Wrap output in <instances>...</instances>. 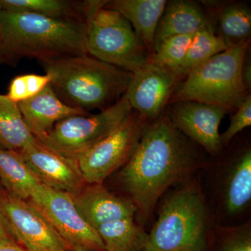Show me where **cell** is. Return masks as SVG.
<instances>
[{
	"label": "cell",
	"mask_w": 251,
	"mask_h": 251,
	"mask_svg": "<svg viewBox=\"0 0 251 251\" xmlns=\"http://www.w3.org/2000/svg\"><path fill=\"white\" fill-rule=\"evenodd\" d=\"M2 190V188H1V184H0V191H1Z\"/></svg>",
	"instance_id": "cell-34"
},
{
	"label": "cell",
	"mask_w": 251,
	"mask_h": 251,
	"mask_svg": "<svg viewBox=\"0 0 251 251\" xmlns=\"http://www.w3.org/2000/svg\"><path fill=\"white\" fill-rule=\"evenodd\" d=\"M19 152L41 184L46 186L74 196L87 185L75 160L56 152L36 138Z\"/></svg>",
	"instance_id": "cell-13"
},
{
	"label": "cell",
	"mask_w": 251,
	"mask_h": 251,
	"mask_svg": "<svg viewBox=\"0 0 251 251\" xmlns=\"http://www.w3.org/2000/svg\"><path fill=\"white\" fill-rule=\"evenodd\" d=\"M0 251H27L16 242L1 243Z\"/></svg>",
	"instance_id": "cell-31"
},
{
	"label": "cell",
	"mask_w": 251,
	"mask_h": 251,
	"mask_svg": "<svg viewBox=\"0 0 251 251\" xmlns=\"http://www.w3.org/2000/svg\"><path fill=\"white\" fill-rule=\"evenodd\" d=\"M29 201L45 216L70 251H106L97 231L81 215L69 193L41 184Z\"/></svg>",
	"instance_id": "cell-9"
},
{
	"label": "cell",
	"mask_w": 251,
	"mask_h": 251,
	"mask_svg": "<svg viewBox=\"0 0 251 251\" xmlns=\"http://www.w3.org/2000/svg\"><path fill=\"white\" fill-rule=\"evenodd\" d=\"M219 34L231 47L250 40L251 11L244 3H229L223 6L218 18Z\"/></svg>",
	"instance_id": "cell-23"
},
{
	"label": "cell",
	"mask_w": 251,
	"mask_h": 251,
	"mask_svg": "<svg viewBox=\"0 0 251 251\" xmlns=\"http://www.w3.org/2000/svg\"><path fill=\"white\" fill-rule=\"evenodd\" d=\"M149 123L134 110L108 136L76 160L87 184H102L125 166L138 146Z\"/></svg>",
	"instance_id": "cell-8"
},
{
	"label": "cell",
	"mask_w": 251,
	"mask_h": 251,
	"mask_svg": "<svg viewBox=\"0 0 251 251\" xmlns=\"http://www.w3.org/2000/svg\"><path fill=\"white\" fill-rule=\"evenodd\" d=\"M0 46H1V30H0Z\"/></svg>",
	"instance_id": "cell-33"
},
{
	"label": "cell",
	"mask_w": 251,
	"mask_h": 251,
	"mask_svg": "<svg viewBox=\"0 0 251 251\" xmlns=\"http://www.w3.org/2000/svg\"><path fill=\"white\" fill-rule=\"evenodd\" d=\"M251 201V150L247 149L235 157L229 167L223 188L225 211L230 215L247 208Z\"/></svg>",
	"instance_id": "cell-18"
},
{
	"label": "cell",
	"mask_w": 251,
	"mask_h": 251,
	"mask_svg": "<svg viewBox=\"0 0 251 251\" xmlns=\"http://www.w3.org/2000/svg\"><path fill=\"white\" fill-rule=\"evenodd\" d=\"M92 0H0V11L27 12L85 22Z\"/></svg>",
	"instance_id": "cell-20"
},
{
	"label": "cell",
	"mask_w": 251,
	"mask_h": 251,
	"mask_svg": "<svg viewBox=\"0 0 251 251\" xmlns=\"http://www.w3.org/2000/svg\"><path fill=\"white\" fill-rule=\"evenodd\" d=\"M250 41L231 46L190 71L176 85L169 103L193 100L222 107L227 111L237 108L250 94L242 79Z\"/></svg>",
	"instance_id": "cell-4"
},
{
	"label": "cell",
	"mask_w": 251,
	"mask_h": 251,
	"mask_svg": "<svg viewBox=\"0 0 251 251\" xmlns=\"http://www.w3.org/2000/svg\"><path fill=\"white\" fill-rule=\"evenodd\" d=\"M167 2L166 0H108L104 6L120 13L130 23L151 54L157 27Z\"/></svg>",
	"instance_id": "cell-17"
},
{
	"label": "cell",
	"mask_w": 251,
	"mask_h": 251,
	"mask_svg": "<svg viewBox=\"0 0 251 251\" xmlns=\"http://www.w3.org/2000/svg\"><path fill=\"white\" fill-rule=\"evenodd\" d=\"M217 251H251L250 225L227 229L220 241Z\"/></svg>",
	"instance_id": "cell-27"
},
{
	"label": "cell",
	"mask_w": 251,
	"mask_h": 251,
	"mask_svg": "<svg viewBox=\"0 0 251 251\" xmlns=\"http://www.w3.org/2000/svg\"><path fill=\"white\" fill-rule=\"evenodd\" d=\"M85 251L80 250V249H75V250H72V251Z\"/></svg>",
	"instance_id": "cell-32"
},
{
	"label": "cell",
	"mask_w": 251,
	"mask_h": 251,
	"mask_svg": "<svg viewBox=\"0 0 251 251\" xmlns=\"http://www.w3.org/2000/svg\"><path fill=\"white\" fill-rule=\"evenodd\" d=\"M50 85L64 103L89 113L109 108L126 92L133 74L89 54L41 61Z\"/></svg>",
	"instance_id": "cell-3"
},
{
	"label": "cell",
	"mask_w": 251,
	"mask_h": 251,
	"mask_svg": "<svg viewBox=\"0 0 251 251\" xmlns=\"http://www.w3.org/2000/svg\"><path fill=\"white\" fill-rule=\"evenodd\" d=\"M125 96L145 121L161 117L181 79L175 73L149 62L135 72Z\"/></svg>",
	"instance_id": "cell-11"
},
{
	"label": "cell",
	"mask_w": 251,
	"mask_h": 251,
	"mask_svg": "<svg viewBox=\"0 0 251 251\" xmlns=\"http://www.w3.org/2000/svg\"><path fill=\"white\" fill-rule=\"evenodd\" d=\"M195 34L172 36L165 39L153 50L150 55V62L176 74L184 62Z\"/></svg>",
	"instance_id": "cell-25"
},
{
	"label": "cell",
	"mask_w": 251,
	"mask_h": 251,
	"mask_svg": "<svg viewBox=\"0 0 251 251\" xmlns=\"http://www.w3.org/2000/svg\"><path fill=\"white\" fill-rule=\"evenodd\" d=\"M191 140L172 125L166 115L149 122L119 179L146 219L172 185L187 179L198 163Z\"/></svg>",
	"instance_id": "cell-1"
},
{
	"label": "cell",
	"mask_w": 251,
	"mask_h": 251,
	"mask_svg": "<svg viewBox=\"0 0 251 251\" xmlns=\"http://www.w3.org/2000/svg\"><path fill=\"white\" fill-rule=\"evenodd\" d=\"M251 125V94L237 107V110L232 115L228 128L221 135L222 145H227L237 133Z\"/></svg>",
	"instance_id": "cell-28"
},
{
	"label": "cell",
	"mask_w": 251,
	"mask_h": 251,
	"mask_svg": "<svg viewBox=\"0 0 251 251\" xmlns=\"http://www.w3.org/2000/svg\"><path fill=\"white\" fill-rule=\"evenodd\" d=\"M41 184L19 151L0 148V184L8 194L29 201Z\"/></svg>",
	"instance_id": "cell-19"
},
{
	"label": "cell",
	"mask_w": 251,
	"mask_h": 251,
	"mask_svg": "<svg viewBox=\"0 0 251 251\" xmlns=\"http://www.w3.org/2000/svg\"><path fill=\"white\" fill-rule=\"evenodd\" d=\"M51 83L49 74H22L14 77L10 82L6 97L16 103L25 101L40 93Z\"/></svg>",
	"instance_id": "cell-26"
},
{
	"label": "cell",
	"mask_w": 251,
	"mask_h": 251,
	"mask_svg": "<svg viewBox=\"0 0 251 251\" xmlns=\"http://www.w3.org/2000/svg\"><path fill=\"white\" fill-rule=\"evenodd\" d=\"M73 198L77 210L94 229L103 224L134 218L138 213L129 198L113 194L102 184H87Z\"/></svg>",
	"instance_id": "cell-14"
},
{
	"label": "cell",
	"mask_w": 251,
	"mask_h": 251,
	"mask_svg": "<svg viewBox=\"0 0 251 251\" xmlns=\"http://www.w3.org/2000/svg\"><path fill=\"white\" fill-rule=\"evenodd\" d=\"M167 112L172 125L191 141L211 154L221 151L219 126L227 110L201 102L180 100L170 103Z\"/></svg>",
	"instance_id": "cell-12"
},
{
	"label": "cell",
	"mask_w": 251,
	"mask_h": 251,
	"mask_svg": "<svg viewBox=\"0 0 251 251\" xmlns=\"http://www.w3.org/2000/svg\"><path fill=\"white\" fill-rule=\"evenodd\" d=\"M209 26H213L210 19L197 2L188 0L168 1L157 27L153 50L168 38L195 34Z\"/></svg>",
	"instance_id": "cell-16"
},
{
	"label": "cell",
	"mask_w": 251,
	"mask_h": 251,
	"mask_svg": "<svg viewBox=\"0 0 251 251\" xmlns=\"http://www.w3.org/2000/svg\"><path fill=\"white\" fill-rule=\"evenodd\" d=\"M0 218L15 242L27 251H70L35 206L3 190L0 191Z\"/></svg>",
	"instance_id": "cell-10"
},
{
	"label": "cell",
	"mask_w": 251,
	"mask_h": 251,
	"mask_svg": "<svg viewBox=\"0 0 251 251\" xmlns=\"http://www.w3.org/2000/svg\"><path fill=\"white\" fill-rule=\"evenodd\" d=\"M125 94L109 108L95 115L67 117L37 140L63 156L76 160L111 133L132 111Z\"/></svg>",
	"instance_id": "cell-7"
},
{
	"label": "cell",
	"mask_w": 251,
	"mask_h": 251,
	"mask_svg": "<svg viewBox=\"0 0 251 251\" xmlns=\"http://www.w3.org/2000/svg\"><path fill=\"white\" fill-rule=\"evenodd\" d=\"M18 105L23 120L37 140L45 136L56 124L64 119L89 114L64 103L50 85L35 97Z\"/></svg>",
	"instance_id": "cell-15"
},
{
	"label": "cell",
	"mask_w": 251,
	"mask_h": 251,
	"mask_svg": "<svg viewBox=\"0 0 251 251\" xmlns=\"http://www.w3.org/2000/svg\"><path fill=\"white\" fill-rule=\"evenodd\" d=\"M34 140L18 104L0 94V148L20 151Z\"/></svg>",
	"instance_id": "cell-22"
},
{
	"label": "cell",
	"mask_w": 251,
	"mask_h": 251,
	"mask_svg": "<svg viewBox=\"0 0 251 251\" xmlns=\"http://www.w3.org/2000/svg\"><path fill=\"white\" fill-rule=\"evenodd\" d=\"M16 242L3 224L0 218V244L1 243Z\"/></svg>",
	"instance_id": "cell-30"
},
{
	"label": "cell",
	"mask_w": 251,
	"mask_h": 251,
	"mask_svg": "<svg viewBox=\"0 0 251 251\" xmlns=\"http://www.w3.org/2000/svg\"><path fill=\"white\" fill-rule=\"evenodd\" d=\"M242 79L244 85L248 92H250L251 87V63L248 62L247 57L244 60L242 69Z\"/></svg>",
	"instance_id": "cell-29"
},
{
	"label": "cell",
	"mask_w": 251,
	"mask_h": 251,
	"mask_svg": "<svg viewBox=\"0 0 251 251\" xmlns=\"http://www.w3.org/2000/svg\"><path fill=\"white\" fill-rule=\"evenodd\" d=\"M229 48L224 39L216 34L214 26L202 28L193 36L187 54L176 75L181 79L199 64Z\"/></svg>",
	"instance_id": "cell-24"
},
{
	"label": "cell",
	"mask_w": 251,
	"mask_h": 251,
	"mask_svg": "<svg viewBox=\"0 0 251 251\" xmlns=\"http://www.w3.org/2000/svg\"><path fill=\"white\" fill-rule=\"evenodd\" d=\"M106 1L92 0L86 18L87 53L131 73L150 60V52L122 15L104 6Z\"/></svg>",
	"instance_id": "cell-6"
},
{
	"label": "cell",
	"mask_w": 251,
	"mask_h": 251,
	"mask_svg": "<svg viewBox=\"0 0 251 251\" xmlns=\"http://www.w3.org/2000/svg\"><path fill=\"white\" fill-rule=\"evenodd\" d=\"M0 64L23 57L54 60L87 54L86 23L27 12L0 11Z\"/></svg>",
	"instance_id": "cell-2"
},
{
	"label": "cell",
	"mask_w": 251,
	"mask_h": 251,
	"mask_svg": "<svg viewBox=\"0 0 251 251\" xmlns=\"http://www.w3.org/2000/svg\"><path fill=\"white\" fill-rule=\"evenodd\" d=\"M208 229L204 198L189 183L165 200L143 251H206Z\"/></svg>",
	"instance_id": "cell-5"
},
{
	"label": "cell",
	"mask_w": 251,
	"mask_h": 251,
	"mask_svg": "<svg viewBox=\"0 0 251 251\" xmlns=\"http://www.w3.org/2000/svg\"><path fill=\"white\" fill-rule=\"evenodd\" d=\"M106 251H143L148 234L128 218L101 225L95 229Z\"/></svg>",
	"instance_id": "cell-21"
}]
</instances>
